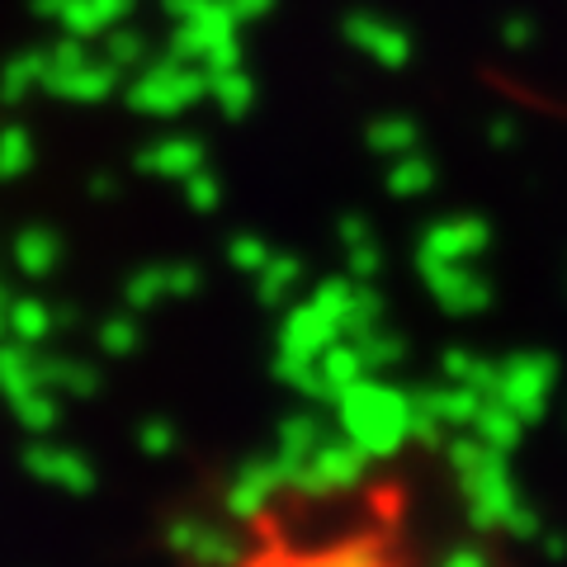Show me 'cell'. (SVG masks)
<instances>
[{"label":"cell","mask_w":567,"mask_h":567,"mask_svg":"<svg viewBox=\"0 0 567 567\" xmlns=\"http://www.w3.org/2000/svg\"><path fill=\"white\" fill-rule=\"evenodd\" d=\"M175 567H511V544L468 454L402 425L241 483Z\"/></svg>","instance_id":"6da1fadb"}]
</instances>
